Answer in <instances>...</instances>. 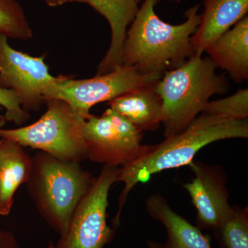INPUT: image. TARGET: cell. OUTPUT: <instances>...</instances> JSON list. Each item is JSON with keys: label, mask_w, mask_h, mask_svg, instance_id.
I'll return each instance as SVG.
<instances>
[{"label": "cell", "mask_w": 248, "mask_h": 248, "mask_svg": "<svg viewBox=\"0 0 248 248\" xmlns=\"http://www.w3.org/2000/svg\"><path fill=\"white\" fill-rule=\"evenodd\" d=\"M2 110V108L0 107V111ZM5 123H6V120H5L4 115H0V128H2L5 125Z\"/></svg>", "instance_id": "23"}, {"label": "cell", "mask_w": 248, "mask_h": 248, "mask_svg": "<svg viewBox=\"0 0 248 248\" xmlns=\"http://www.w3.org/2000/svg\"><path fill=\"white\" fill-rule=\"evenodd\" d=\"M137 1H138V2H140V1H141V0H137Z\"/></svg>", "instance_id": "26"}, {"label": "cell", "mask_w": 248, "mask_h": 248, "mask_svg": "<svg viewBox=\"0 0 248 248\" xmlns=\"http://www.w3.org/2000/svg\"><path fill=\"white\" fill-rule=\"evenodd\" d=\"M31 159L28 192L41 216L60 234L94 177L80 163L62 161L45 152Z\"/></svg>", "instance_id": "4"}, {"label": "cell", "mask_w": 248, "mask_h": 248, "mask_svg": "<svg viewBox=\"0 0 248 248\" xmlns=\"http://www.w3.org/2000/svg\"><path fill=\"white\" fill-rule=\"evenodd\" d=\"M156 84L143 86L108 102L111 109L123 116L139 130L153 131L164 120V107Z\"/></svg>", "instance_id": "14"}, {"label": "cell", "mask_w": 248, "mask_h": 248, "mask_svg": "<svg viewBox=\"0 0 248 248\" xmlns=\"http://www.w3.org/2000/svg\"><path fill=\"white\" fill-rule=\"evenodd\" d=\"M159 0H144L127 31L122 65L163 76L194 55L191 37L200 25V5L185 13L186 20L170 24L160 19L155 7Z\"/></svg>", "instance_id": "1"}, {"label": "cell", "mask_w": 248, "mask_h": 248, "mask_svg": "<svg viewBox=\"0 0 248 248\" xmlns=\"http://www.w3.org/2000/svg\"><path fill=\"white\" fill-rule=\"evenodd\" d=\"M202 112L231 120H248V89L238 90L223 99L209 101Z\"/></svg>", "instance_id": "19"}, {"label": "cell", "mask_w": 248, "mask_h": 248, "mask_svg": "<svg viewBox=\"0 0 248 248\" xmlns=\"http://www.w3.org/2000/svg\"><path fill=\"white\" fill-rule=\"evenodd\" d=\"M54 247V244L53 243V241H50V243H49L48 247L47 248H53Z\"/></svg>", "instance_id": "24"}, {"label": "cell", "mask_w": 248, "mask_h": 248, "mask_svg": "<svg viewBox=\"0 0 248 248\" xmlns=\"http://www.w3.org/2000/svg\"><path fill=\"white\" fill-rule=\"evenodd\" d=\"M172 1H181V0H172Z\"/></svg>", "instance_id": "25"}, {"label": "cell", "mask_w": 248, "mask_h": 248, "mask_svg": "<svg viewBox=\"0 0 248 248\" xmlns=\"http://www.w3.org/2000/svg\"><path fill=\"white\" fill-rule=\"evenodd\" d=\"M118 167L104 166L78 203L53 248H104L115 230L107 223L111 186L117 182Z\"/></svg>", "instance_id": "7"}, {"label": "cell", "mask_w": 248, "mask_h": 248, "mask_svg": "<svg viewBox=\"0 0 248 248\" xmlns=\"http://www.w3.org/2000/svg\"><path fill=\"white\" fill-rule=\"evenodd\" d=\"M190 166L195 177L184 185L197 212V221L202 228L215 230L231 213L223 173L216 168L192 161Z\"/></svg>", "instance_id": "10"}, {"label": "cell", "mask_w": 248, "mask_h": 248, "mask_svg": "<svg viewBox=\"0 0 248 248\" xmlns=\"http://www.w3.org/2000/svg\"><path fill=\"white\" fill-rule=\"evenodd\" d=\"M0 248H20L14 232L0 231Z\"/></svg>", "instance_id": "21"}, {"label": "cell", "mask_w": 248, "mask_h": 248, "mask_svg": "<svg viewBox=\"0 0 248 248\" xmlns=\"http://www.w3.org/2000/svg\"><path fill=\"white\" fill-rule=\"evenodd\" d=\"M217 68L210 58L192 55L182 66L166 72L156 83L164 107L165 138L184 131L210 98L229 91L228 80L217 73Z\"/></svg>", "instance_id": "3"}, {"label": "cell", "mask_w": 248, "mask_h": 248, "mask_svg": "<svg viewBox=\"0 0 248 248\" xmlns=\"http://www.w3.org/2000/svg\"><path fill=\"white\" fill-rule=\"evenodd\" d=\"M0 107L5 110L6 122L22 126L30 119V113L22 108L16 94L10 90L0 87Z\"/></svg>", "instance_id": "20"}, {"label": "cell", "mask_w": 248, "mask_h": 248, "mask_svg": "<svg viewBox=\"0 0 248 248\" xmlns=\"http://www.w3.org/2000/svg\"><path fill=\"white\" fill-rule=\"evenodd\" d=\"M146 207L150 215L166 228L168 240L165 248H212L208 238L176 213L159 194L148 197Z\"/></svg>", "instance_id": "16"}, {"label": "cell", "mask_w": 248, "mask_h": 248, "mask_svg": "<svg viewBox=\"0 0 248 248\" xmlns=\"http://www.w3.org/2000/svg\"><path fill=\"white\" fill-rule=\"evenodd\" d=\"M142 133L110 108L100 117L91 115L84 125L88 159L113 167L131 164L148 151Z\"/></svg>", "instance_id": "8"}, {"label": "cell", "mask_w": 248, "mask_h": 248, "mask_svg": "<svg viewBox=\"0 0 248 248\" xmlns=\"http://www.w3.org/2000/svg\"><path fill=\"white\" fill-rule=\"evenodd\" d=\"M248 138V120H231L202 112L184 131L165 139L159 144L148 146L141 158L119 169L117 182H123L124 187L114 223H120L129 193L140 183L148 182L156 173L187 166L201 149L213 142Z\"/></svg>", "instance_id": "2"}, {"label": "cell", "mask_w": 248, "mask_h": 248, "mask_svg": "<svg viewBox=\"0 0 248 248\" xmlns=\"http://www.w3.org/2000/svg\"><path fill=\"white\" fill-rule=\"evenodd\" d=\"M32 159L17 142L0 138V215L6 216L14 205V195L30 175Z\"/></svg>", "instance_id": "15"}, {"label": "cell", "mask_w": 248, "mask_h": 248, "mask_svg": "<svg viewBox=\"0 0 248 248\" xmlns=\"http://www.w3.org/2000/svg\"><path fill=\"white\" fill-rule=\"evenodd\" d=\"M0 34L21 40H31L33 36L25 12L17 0H0Z\"/></svg>", "instance_id": "17"}, {"label": "cell", "mask_w": 248, "mask_h": 248, "mask_svg": "<svg viewBox=\"0 0 248 248\" xmlns=\"http://www.w3.org/2000/svg\"><path fill=\"white\" fill-rule=\"evenodd\" d=\"M148 244L151 248H165L164 246L159 244V243L149 242Z\"/></svg>", "instance_id": "22"}, {"label": "cell", "mask_w": 248, "mask_h": 248, "mask_svg": "<svg viewBox=\"0 0 248 248\" xmlns=\"http://www.w3.org/2000/svg\"><path fill=\"white\" fill-rule=\"evenodd\" d=\"M248 13V0H205L200 25L191 37L194 55L202 56L212 42Z\"/></svg>", "instance_id": "11"}, {"label": "cell", "mask_w": 248, "mask_h": 248, "mask_svg": "<svg viewBox=\"0 0 248 248\" xmlns=\"http://www.w3.org/2000/svg\"><path fill=\"white\" fill-rule=\"evenodd\" d=\"M161 77L124 65L107 74L90 79L76 80L73 77L60 76L58 82L46 96L45 101L62 99L71 107L77 117L86 121L91 117L90 110L94 105L110 102L143 86L156 84Z\"/></svg>", "instance_id": "6"}, {"label": "cell", "mask_w": 248, "mask_h": 248, "mask_svg": "<svg viewBox=\"0 0 248 248\" xmlns=\"http://www.w3.org/2000/svg\"><path fill=\"white\" fill-rule=\"evenodd\" d=\"M50 6H61L68 2L89 4L109 22L112 32L110 46L104 60L110 64L122 62L127 29L133 22L138 8L137 0H44Z\"/></svg>", "instance_id": "13"}, {"label": "cell", "mask_w": 248, "mask_h": 248, "mask_svg": "<svg viewBox=\"0 0 248 248\" xmlns=\"http://www.w3.org/2000/svg\"><path fill=\"white\" fill-rule=\"evenodd\" d=\"M217 68L226 71L236 83L248 79V16L219 36L205 49Z\"/></svg>", "instance_id": "12"}, {"label": "cell", "mask_w": 248, "mask_h": 248, "mask_svg": "<svg viewBox=\"0 0 248 248\" xmlns=\"http://www.w3.org/2000/svg\"><path fill=\"white\" fill-rule=\"evenodd\" d=\"M45 55L31 56L10 46L0 34V87L13 91L24 110L38 111L49 91L60 79L51 76Z\"/></svg>", "instance_id": "9"}, {"label": "cell", "mask_w": 248, "mask_h": 248, "mask_svg": "<svg viewBox=\"0 0 248 248\" xmlns=\"http://www.w3.org/2000/svg\"><path fill=\"white\" fill-rule=\"evenodd\" d=\"M224 248H248V208L232 207L216 230Z\"/></svg>", "instance_id": "18"}, {"label": "cell", "mask_w": 248, "mask_h": 248, "mask_svg": "<svg viewBox=\"0 0 248 248\" xmlns=\"http://www.w3.org/2000/svg\"><path fill=\"white\" fill-rule=\"evenodd\" d=\"M46 111L35 123L14 129L0 128V138L39 150L65 161L88 159L84 138L86 121L77 117L71 107L59 99L46 100Z\"/></svg>", "instance_id": "5"}]
</instances>
